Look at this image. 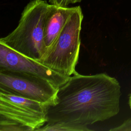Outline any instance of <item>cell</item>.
<instances>
[{"label": "cell", "instance_id": "cell-1", "mask_svg": "<svg viewBox=\"0 0 131 131\" xmlns=\"http://www.w3.org/2000/svg\"><path fill=\"white\" fill-rule=\"evenodd\" d=\"M121 86L105 73L83 75L77 72L58 88L57 101L48 112V124H61L73 131L107 120L120 111Z\"/></svg>", "mask_w": 131, "mask_h": 131}, {"label": "cell", "instance_id": "cell-2", "mask_svg": "<svg viewBox=\"0 0 131 131\" xmlns=\"http://www.w3.org/2000/svg\"><path fill=\"white\" fill-rule=\"evenodd\" d=\"M56 7L46 1H31L24 8L17 27L1 38L0 43L39 61L46 51L43 42L46 21Z\"/></svg>", "mask_w": 131, "mask_h": 131}, {"label": "cell", "instance_id": "cell-3", "mask_svg": "<svg viewBox=\"0 0 131 131\" xmlns=\"http://www.w3.org/2000/svg\"><path fill=\"white\" fill-rule=\"evenodd\" d=\"M83 18L81 7L77 6L54 42L38 62L65 76L70 77L75 73Z\"/></svg>", "mask_w": 131, "mask_h": 131}, {"label": "cell", "instance_id": "cell-4", "mask_svg": "<svg viewBox=\"0 0 131 131\" xmlns=\"http://www.w3.org/2000/svg\"><path fill=\"white\" fill-rule=\"evenodd\" d=\"M49 107L0 89V131H37L48 122Z\"/></svg>", "mask_w": 131, "mask_h": 131}, {"label": "cell", "instance_id": "cell-5", "mask_svg": "<svg viewBox=\"0 0 131 131\" xmlns=\"http://www.w3.org/2000/svg\"><path fill=\"white\" fill-rule=\"evenodd\" d=\"M59 87L39 77L22 72L0 69V89L44 103L55 105Z\"/></svg>", "mask_w": 131, "mask_h": 131}, {"label": "cell", "instance_id": "cell-6", "mask_svg": "<svg viewBox=\"0 0 131 131\" xmlns=\"http://www.w3.org/2000/svg\"><path fill=\"white\" fill-rule=\"evenodd\" d=\"M0 69H6L33 75L46 79L59 87L70 77L62 75L37 61L25 56L0 43Z\"/></svg>", "mask_w": 131, "mask_h": 131}, {"label": "cell", "instance_id": "cell-7", "mask_svg": "<svg viewBox=\"0 0 131 131\" xmlns=\"http://www.w3.org/2000/svg\"><path fill=\"white\" fill-rule=\"evenodd\" d=\"M76 7H58L50 14L45 26L43 42L46 51L52 46Z\"/></svg>", "mask_w": 131, "mask_h": 131}, {"label": "cell", "instance_id": "cell-8", "mask_svg": "<svg viewBox=\"0 0 131 131\" xmlns=\"http://www.w3.org/2000/svg\"><path fill=\"white\" fill-rule=\"evenodd\" d=\"M83 0H49L50 4L58 7H68L70 4L80 3Z\"/></svg>", "mask_w": 131, "mask_h": 131}, {"label": "cell", "instance_id": "cell-9", "mask_svg": "<svg viewBox=\"0 0 131 131\" xmlns=\"http://www.w3.org/2000/svg\"><path fill=\"white\" fill-rule=\"evenodd\" d=\"M110 131H131V118L124 121L121 125L110 129Z\"/></svg>", "mask_w": 131, "mask_h": 131}, {"label": "cell", "instance_id": "cell-10", "mask_svg": "<svg viewBox=\"0 0 131 131\" xmlns=\"http://www.w3.org/2000/svg\"><path fill=\"white\" fill-rule=\"evenodd\" d=\"M128 105L129 107L131 108V93L129 95V98H128Z\"/></svg>", "mask_w": 131, "mask_h": 131}]
</instances>
